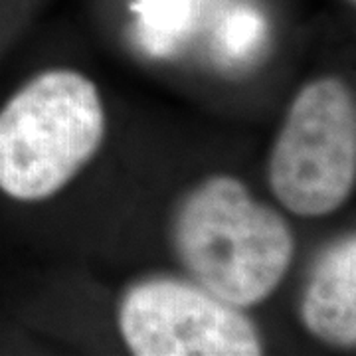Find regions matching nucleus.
<instances>
[{"label":"nucleus","instance_id":"nucleus-1","mask_svg":"<svg viewBox=\"0 0 356 356\" xmlns=\"http://www.w3.org/2000/svg\"><path fill=\"white\" fill-rule=\"evenodd\" d=\"M172 245L194 283L238 309L269 299L295 255L289 222L229 175L204 178L182 196Z\"/></svg>","mask_w":356,"mask_h":356},{"label":"nucleus","instance_id":"nucleus-2","mask_svg":"<svg viewBox=\"0 0 356 356\" xmlns=\"http://www.w3.org/2000/svg\"><path fill=\"white\" fill-rule=\"evenodd\" d=\"M107 117L97 86L76 70L30 77L0 107V194L42 202L102 149Z\"/></svg>","mask_w":356,"mask_h":356},{"label":"nucleus","instance_id":"nucleus-3","mask_svg":"<svg viewBox=\"0 0 356 356\" xmlns=\"http://www.w3.org/2000/svg\"><path fill=\"white\" fill-rule=\"evenodd\" d=\"M277 202L299 218H323L356 184V103L339 77H318L297 91L267 161Z\"/></svg>","mask_w":356,"mask_h":356},{"label":"nucleus","instance_id":"nucleus-4","mask_svg":"<svg viewBox=\"0 0 356 356\" xmlns=\"http://www.w3.org/2000/svg\"><path fill=\"white\" fill-rule=\"evenodd\" d=\"M123 343L137 356H257L259 329L194 281L154 275L123 293L117 311Z\"/></svg>","mask_w":356,"mask_h":356},{"label":"nucleus","instance_id":"nucleus-5","mask_svg":"<svg viewBox=\"0 0 356 356\" xmlns=\"http://www.w3.org/2000/svg\"><path fill=\"white\" fill-rule=\"evenodd\" d=\"M311 337L337 348L356 346V238L329 243L309 273L299 307Z\"/></svg>","mask_w":356,"mask_h":356},{"label":"nucleus","instance_id":"nucleus-6","mask_svg":"<svg viewBox=\"0 0 356 356\" xmlns=\"http://www.w3.org/2000/svg\"><path fill=\"white\" fill-rule=\"evenodd\" d=\"M348 2H350V4H355V0H348Z\"/></svg>","mask_w":356,"mask_h":356}]
</instances>
